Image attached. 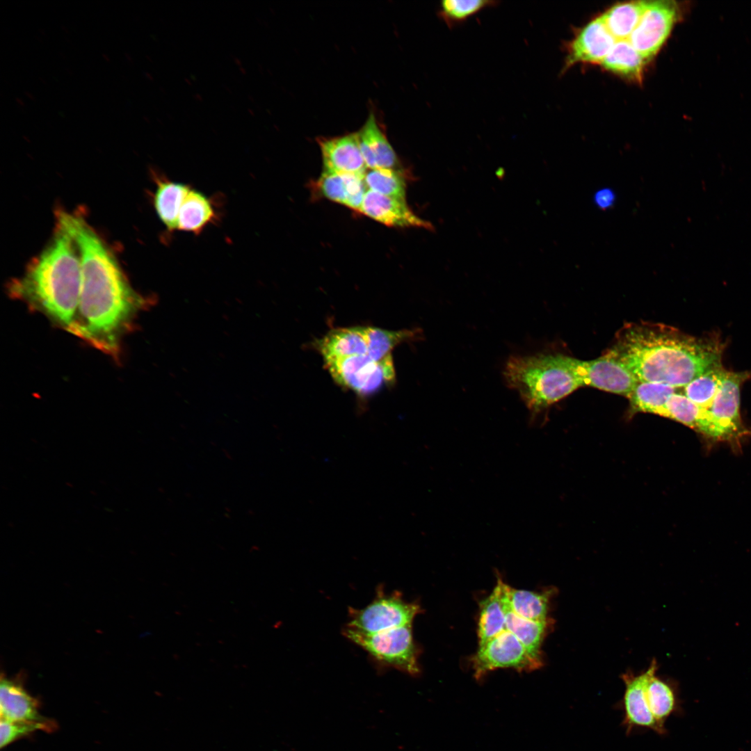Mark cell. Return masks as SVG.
Listing matches in <instances>:
<instances>
[{
    "instance_id": "obj_28",
    "label": "cell",
    "mask_w": 751,
    "mask_h": 751,
    "mask_svg": "<svg viewBox=\"0 0 751 751\" xmlns=\"http://www.w3.org/2000/svg\"><path fill=\"white\" fill-rule=\"evenodd\" d=\"M645 703L658 725L665 731L664 722L674 710L675 699L671 688L656 677V672L647 682Z\"/></svg>"
},
{
    "instance_id": "obj_8",
    "label": "cell",
    "mask_w": 751,
    "mask_h": 751,
    "mask_svg": "<svg viewBox=\"0 0 751 751\" xmlns=\"http://www.w3.org/2000/svg\"><path fill=\"white\" fill-rule=\"evenodd\" d=\"M684 6L675 1H647L645 10L629 42L647 60L664 45L683 16Z\"/></svg>"
},
{
    "instance_id": "obj_14",
    "label": "cell",
    "mask_w": 751,
    "mask_h": 751,
    "mask_svg": "<svg viewBox=\"0 0 751 751\" xmlns=\"http://www.w3.org/2000/svg\"><path fill=\"white\" fill-rule=\"evenodd\" d=\"M656 670L657 662L653 659L648 669L643 673L635 675L627 672L622 675L625 684L624 723L629 729L634 726H638L652 729L659 734L664 732L655 721L645 703L646 684L649 677L655 673Z\"/></svg>"
},
{
    "instance_id": "obj_7",
    "label": "cell",
    "mask_w": 751,
    "mask_h": 751,
    "mask_svg": "<svg viewBox=\"0 0 751 751\" xmlns=\"http://www.w3.org/2000/svg\"><path fill=\"white\" fill-rule=\"evenodd\" d=\"M421 611L419 604L405 601L399 592L387 594L378 588L375 598L366 606L349 608L346 627L363 633H376L412 624Z\"/></svg>"
},
{
    "instance_id": "obj_30",
    "label": "cell",
    "mask_w": 751,
    "mask_h": 751,
    "mask_svg": "<svg viewBox=\"0 0 751 751\" xmlns=\"http://www.w3.org/2000/svg\"><path fill=\"white\" fill-rule=\"evenodd\" d=\"M366 187L381 195L406 202V182L399 170L368 169L364 175Z\"/></svg>"
},
{
    "instance_id": "obj_17",
    "label": "cell",
    "mask_w": 751,
    "mask_h": 751,
    "mask_svg": "<svg viewBox=\"0 0 751 751\" xmlns=\"http://www.w3.org/2000/svg\"><path fill=\"white\" fill-rule=\"evenodd\" d=\"M357 133L368 169H396L398 163L397 156L373 113H369L365 123Z\"/></svg>"
},
{
    "instance_id": "obj_18",
    "label": "cell",
    "mask_w": 751,
    "mask_h": 751,
    "mask_svg": "<svg viewBox=\"0 0 751 751\" xmlns=\"http://www.w3.org/2000/svg\"><path fill=\"white\" fill-rule=\"evenodd\" d=\"M323 196L360 211L367 191L364 175L323 171L316 182Z\"/></svg>"
},
{
    "instance_id": "obj_22",
    "label": "cell",
    "mask_w": 751,
    "mask_h": 751,
    "mask_svg": "<svg viewBox=\"0 0 751 751\" xmlns=\"http://www.w3.org/2000/svg\"><path fill=\"white\" fill-rule=\"evenodd\" d=\"M503 583V581L499 578L492 592L480 603L478 622L479 646L506 630Z\"/></svg>"
},
{
    "instance_id": "obj_9",
    "label": "cell",
    "mask_w": 751,
    "mask_h": 751,
    "mask_svg": "<svg viewBox=\"0 0 751 751\" xmlns=\"http://www.w3.org/2000/svg\"><path fill=\"white\" fill-rule=\"evenodd\" d=\"M543 661L533 656L510 631L505 630L479 646L472 658L474 677L481 679L498 668L531 672L540 668Z\"/></svg>"
},
{
    "instance_id": "obj_29",
    "label": "cell",
    "mask_w": 751,
    "mask_h": 751,
    "mask_svg": "<svg viewBox=\"0 0 751 751\" xmlns=\"http://www.w3.org/2000/svg\"><path fill=\"white\" fill-rule=\"evenodd\" d=\"M727 371L721 364L706 371L683 387L684 394L700 407L709 408Z\"/></svg>"
},
{
    "instance_id": "obj_21",
    "label": "cell",
    "mask_w": 751,
    "mask_h": 751,
    "mask_svg": "<svg viewBox=\"0 0 751 751\" xmlns=\"http://www.w3.org/2000/svg\"><path fill=\"white\" fill-rule=\"evenodd\" d=\"M503 600L506 629L512 633L533 656L542 660V644L553 627V620L549 617L544 621H533L515 613L505 599L503 583Z\"/></svg>"
},
{
    "instance_id": "obj_33",
    "label": "cell",
    "mask_w": 751,
    "mask_h": 751,
    "mask_svg": "<svg viewBox=\"0 0 751 751\" xmlns=\"http://www.w3.org/2000/svg\"><path fill=\"white\" fill-rule=\"evenodd\" d=\"M615 201V194L609 188H602L595 195V202L597 206L602 209L611 207Z\"/></svg>"
},
{
    "instance_id": "obj_31",
    "label": "cell",
    "mask_w": 751,
    "mask_h": 751,
    "mask_svg": "<svg viewBox=\"0 0 751 751\" xmlns=\"http://www.w3.org/2000/svg\"><path fill=\"white\" fill-rule=\"evenodd\" d=\"M497 1L444 0L440 3L439 17L452 28L486 8L495 6Z\"/></svg>"
},
{
    "instance_id": "obj_11",
    "label": "cell",
    "mask_w": 751,
    "mask_h": 751,
    "mask_svg": "<svg viewBox=\"0 0 751 751\" xmlns=\"http://www.w3.org/2000/svg\"><path fill=\"white\" fill-rule=\"evenodd\" d=\"M567 360L583 386H590L627 398L638 382L624 366L603 355L588 361L570 356Z\"/></svg>"
},
{
    "instance_id": "obj_10",
    "label": "cell",
    "mask_w": 751,
    "mask_h": 751,
    "mask_svg": "<svg viewBox=\"0 0 751 751\" xmlns=\"http://www.w3.org/2000/svg\"><path fill=\"white\" fill-rule=\"evenodd\" d=\"M750 377V373L748 371H727L715 398L706 409L721 434L722 441L738 442L750 433L740 415L741 386Z\"/></svg>"
},
{
    "instance_id": "obj_25",
    "label": "cell",
    "mask_w": 751,
    "mask_h": 751,
    "mask_svg": "<svg viewBox=\"0 0 751 751\" xmlns=\"http://www.w3.org/2000/svg\"><path fill=\"white\" fill-rule=\"evenodd\" d=\"M647 60L628 40H617L601 65L608 71L640 81Z\"/></svg>"
},
{
    "instance_id": "obj_20",
    "label": "cell",
    "mask_w": 751,
    "mask_h": 751,
    "mask_svg": "<svg viewBox=\"0 0 751 751\" xmlns=\"http://www.w3.org/2000/svg\"><path fill=\"white\" fill-rule=\"evenodd\" d=\"M218 218L216 204L211 197L191 188L179 211L177 230L199 234Z\"/></svg>"
},
{
    "instance_id": "obj_6",
    "label": "cell",
    "mask_w": 751,
    "mask_h": 751,
    "mask_svg": "<svg viewBox=\"0 0 751 751\" xmlns=\"http://www.w3.org/2000/svg\"><path fill=\"white\" fill-rule=\"evenodd\" d=\"M323 361L336 382L359 394H372L395 379L392 356L378 361L371 353H366Z\"/></svg>"
},
{
    "instance_id": "obj_5",
    "label": "cell",
    "mask_w": 751,
    "mask_h": 751,
    "mask_svg": "<svg viewBox=\"0 0 751 751\" xmlns=\"http://www.w3.org/2000/svg\"><path fill=\"white\" fill-rule=\"evenodd\" d=\"M343 634L366 651L380 666L393 668L411 675L420 672L419 650L412 624L373 633H363L345 627Z\"/></svg>"
},
{
    "instance_id": "obj_27",
    "label": "cell",
    "mask_w": 751,
    "mask_h": 751,
    "mask_svg": "<svg viewBox=\"0 0 751 751\" xmlns=\"http://www.w3.org/2000/svg\"><path fill=\"white\" fill-rule=\"evenodd\" d=\"M677 389L664 384L638 382L627 397L630 412L632 414L645 412L658 415Z\"/></svg>"
},
{
    "instance_id": "obj_12",
    "label": "cell",
    "mask_w": 751,
    "mask_h": 751,
    "mask_svg": "<svg viewBox=\"0 0 751 751\" xmlns=\"http://www.w3.org/2000/svg\"><path fill=\"white\" fill-rule=\"evenodd\" d=\"M617 40L601 15L582 28L568 47L565 67L576 63L601 64Z\"/></svg>"
},
{
    "instance_id": "obj_2",
    "label": "cell",
    "mask_w": 751,
    "mask_h": 751,
    "mask_svg": "<svg viewBox=\"0 0 751 751\" xmlns=\"http://www.w3.org/2000/svg\"><path fill=\"white\" fill-rule=\"evenodd\" d=\"M717 337L697 338L661 323L626 324L603 356L624 366L638 382L684 387L722 364Z\"/></svg>"
},
{
    "instance_id": "obj_3",
    "label": "cell",
    "mask_w": 751,
    "mask_h": 751,
    "mask_svg": "<svg viewBox=\"0 0 751 751\" xmlns=\"http://www.w3.org/2000/svg\"><path fill=\"white\" fill-rule=\"evenodd\" d=\"M79 253L67 231L56 223L45 249L29 264L22 276L9 284L12 297L70 332L76 315L81 288Z\"/></svg>"
},
{
    "instance_id": "obj_16",
    "label": "cell",
    "mask_w": 751,
    "mask_h": 751,
    "mask_svg": "<svg viewBox=\"0 0 751 751\" xmlns=\"http://www.w3.org/2000/svg\"><path fill=\"white\" fill-rule=\"evenodd\" d=\"M1 718L11 721L45 722L38 711V701L24 688L22 679L1 677Z\"/></svg>"
},
{
    "instance_id": "obj_1",
    "label": "cell",
    "mask_w": 751,
    "mask_h": 751,
    "mask_svg": "<svg viewBox=\"0 0 751 751\" xmlns=\"http://www.w3.org/2000/svg\"><path fill=\"white\" fill-rule=\"evenodd\" d=\"M57 223L73 239L81 261L79 305L70 332L115 353L122 334L153 300L133 289L111 250L82 216L60 211Z\"/></svg>"
},
{
    "instance_id": "obj_13",
    "label": "cell",
    "mask_w": 751,
    "mask_h": 751,
    "mask_svg": "<svg viewBox=\"0 0 751 751\" xmlns=\"http://www.w3.org/2000/svg\"><path fill=\"white\" fill-rule=\"evenodd\" d=\"M323 171L365 175L368 170L357 132L318 140Z\"/></svg>"
},
{
    "instance_id": "obj_19",
    "label": "cell",
    "mask_w": 751,
    "mask_h": 751,
    "mask_svg": "<svg viewBox=\"0 0 751 751\" xmlns=\"http://www.w3.org/2000/svg\"><path fill=\"white\" fill-rule=\"evenodd\" d=\"M156 188L153 205L157 216L168 233L177 230L180 209L191 187L166 177L154 176Z\"/></svg>"
},
{
    "instance_id": "obj_15",
    "label": "cell",
    "mask_w": 751,
    "mask_h": 751,
    "mask_svg": "<svg viewBox=\"0 0 751 751\" xmlns=\"http://www.w3.org/2000/svg\"><path fill=\"white\" fill-rule=\"evenodd\" d=\"M360 212L389 227L430 228V223L416 216L406 202L368 190Z\"/></svg>"
},
{
    "instance_id": "obj_23",
    "label": "cell",
    "mask_w": 751,
    "mask_h": 751,
    "mask_svg": "<svg viewBox=\"0 0 751 751\" xmlns=\"http://www.w3.org/2000/svg\"><path fill=\"white\" fill-rule=\"evenodd\" d=\"M658 415L681 423L704 435L709 430L708 410L696 405L684 394L675 392L670 395Z\"/></svg>"
},
{
    "instance_id": "obj_26",
    "label": "cell",
    "mask_w": 751,
    "mask_h": 751,
    "mask_svg": "<svg viewBox=\"0 0 751 751\" xmlns=\"http://www.w3.org/2000/svg\"><path fill=\"white\" fill-rule=\"evenodd\" d=\"M647 1L616 4L601 15L608 29L616 40H628L639 23Z\"/></svg>"
},
{
    "instance_id": "obj_24",
    "label": "cell",
    "mask_w": 751,
    "mask_h": 751,
    "mask_svg": "<svg viewBox=\"0 0 751 751\" xmlns=\"http://www.w3.org/2000/svg\"><path fill=\"white\" fill-rule=\"evenodd\" d=\"M503 593L510 608L517 615L533 621L549 618L548 611L553 590L536 592L515 589L503 583Z\"/></svg>"
},
{
    "instance_id": "obj_4",
    "label": "cell",
    "mask_w": 751,
    "mask_h": 751,
    "mask_svg": "<svg viewBox=\"0 0 751 751\" xmlns=\"http://www.w3.org/2000/svg\"><path fill=\"white\" fill-rule=\"evenodd\" d=\"M568 356L538 353L510 357L503 376L517 391L533 416L583 387L571 369Z\"/></svg>"
},
{
    "instance_id": "obj_32",
    "label": "cell",
    "mask_w": 751,
    "mask_h": 751,
    "mask_svg": "<svg viewBox=\"0 0 751 751\" xmlns=\"http://www.w3.org/2000/svg\"><path fill=\"white\" fill-rule=\"evenodd\" d=\"M55 729V723L50 720L45 722L11 721L1 718L0 747L4 748L15 740L36 730L51 732Z\"/></svg>"
}]
</instances>
